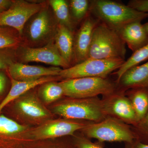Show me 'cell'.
<instances>
[{"label":"cell","instance_id":"7402d4cb","mask_svg":"<svg viewBox=\"0 0 148 148\" xmlns=\"http://www.w3.org/2000/svg\"><path fill=\"white\" fill-rule=\"evenodd\" d=\"M148 60V42L145 45L133 52L132 55L126 61H125L119 69L114 73L116 75L117 84L123 75L127 71V70L131 69L132 67L138 66L143 61Z\"/></svg>","mask_w":148,"mask_h":148},{"label":"cell","instance_id":"83f0119b","mask_svg":"<svg viewBox=\"0 0 148 148\" xmlns=\"http://www.w3.org/2000/svg\"><path fill=\"white\" fill-rule=\"evenodd\" d=\"M8 75L6 71H0V103L7 94H6L8 87Z\"/></svg>","mask_w":148,"mask_h":148},{"label":"cell","instance_id":"f1b7e54d","mask_svg":"<svg viewBox=\"0 0 148 148\" xmlns=\"http://www.w3.org/2000/svg\"><path fill=\"white\" fill-rule=\"evenodd\" d=\"M127 5L139 11L148 13V0H132Z\"/></svg>","mask_w":148,"mask_h":148},{"label":"cell","instance_id":"cb8c5ba5","mask_svg":"<svg viewBox=\"0 0 148 148\" xmlns=\"http://www.w3.org/2000/svg\"><path fill=\"white\" fill-rule=\"evenodd\" d=\"M22 45V38L16 30L10 27H0V50L17 48Z\"/></svg>","mask_w":148,"mask_h":148},{"label":"cell","instance_id":"5bb4252c","mask_svg":"<svg viewBox=\"0 0 148 148\" xmlns=\"http://www.w3.org/2000/svg\"><path fill=\"white\" fill-rule=\"evenodd\" d=\"M99 21L94 16L88 15L74 36V65L87 59L93 30Z\"/></svg>","mask_w":148,"mask_h":148},{"label":"cell","instance_id":"7a4b0ae2","mask_svg":"<svg viewBox=\"0 0 148 148\" xmlns=\"http://www.w3.org/2000/svg\"><path fill=\"white\" fill-rule=\"evenodd\" d=\"M58 23L51 8L47 2L24 26L21 38L23 45L28 47H39L54 39Z\"/></svg>","mask_w":148,"mask_h":148},{"label":"cell","instance_id":"484cf974","mask_svg":"<svg viewBox=\"0 0 148 148\" xmlns=\"http://www.w3.org/2000/svg\"><path fill=\"white\" fill-rule=\"evenodd\" d=\"M16 48H8L0 50V71H7L12 62L16 61Z\"/></svg>","mask_w":148,"mask_h":148},{"label":"cell","instance_id":"6da1fadb","mask_svg":"<svg viewBox=\"0 0 148 148\" xmlns=\"http://www.w3.org/2000/svg\"><path fill=\"white\" fill-rule=\"evenodd\" d=\"M89 12L98 21L118 33L127 24L148 18V13L110 0L90 1Z\"/></svg>","mask_w":148,"mask_h":148},{"label":"cell","instance_id":"ffe728a7","mask_svg":"<svg viewBox=\"0 0 148 148\" xmlns=\"http://www.w3.org/2000/svg\"><path fill=\"white\" fill-rule=\"evenodd\" d=\"M48 2L58 24L73 32L75 23L71 16L69 2L65 0H49Z\"/></svg>","mask_w":148,"mask_h":148},{"label":"cell","instance_id":"9c48e42d","mask_svg":"<svg viewBox=\"0 0 148 148\" xmlns=\"http://www.w3.org/2000/svg\"><path fill=\"white\" fill-rule=\"evenodd\" d=\"M90 122H82L66 119L49 120L30 130L27 137L29 140L37 141L73 135Z\"/></svg>","mask_w":148,"mask_h":148},{"label":"cell","instance_id":"5b68a950","mask_svg":"<svg viewBox=\"0 0 148 148\" xmlns=\"http://www.w3.org/2000/svg\"><path fill=\"white\" fill-rule=\"evenodd\" d=\"M81 130L86 138L101 142L127 143L138 139L128 124L111 116L98 122L89 123Z\"/></svg>","mask_w":148,"mask_h":148},{"label":"cell","instance_id":"8992f818","mask_svg":"<svg viewBox=\"0 0 148 148\" xmlns=\"http://www.w3.org/2000/svg\"><path fill=\"white\" fill-rule=\"evenodd\" d=\"M60 83L65 96L71 98H87L98 95L108 96L114 93L116 85L107 78L94 77L63 80Z\"/></svg>","mask_w":148,"mask_h":148},{"label":"cell","instance_id":"d4e9b609","mask_svg":"<svg viewBox=\"0 0 148 148\" xmlns=\"http://www.w3.org/2000/svg\"><path fill=\"white\" fill-rule=\"evenodd\" d=\"M69 8L74 23L79 22L86 18L89 12L90 1L87 0H71L69 1Z\"/></svg>","mask_w":148,"mask_h":148},{"label":"cell","instance_id":"e0dca14e","mask_svg":"<svg viewBox=\"0 0 148 148\" xmlns=\"http://www.w3.org/2000/svg\"><path fill=\"white\" fill-rule=\"evenodd\" d=\"M10 79V89L5 98L0 103V114L5 107L34 88L44 83L61 79L58 76L45 77L36 80L28 82L18 81Z\"/></svg>","mask_w":148,"mask_h":148},{"label":"cell","instance_id":"d6986e66","mask_svg":"<svg viewBox=\"0 0 148 148\" xmlns=\"http://www.w3.org/2000/svg\"><path fill=\"white\" fill-rule=\"evenodd\" d=\"M74 38L73 32L66 26L58 24L54 42L61 56L71 67L73 63Z\"/></svg>","mask_w":148,"mask_h":148},{"label":"cell","instance_id":"3957f363","mask_svg":"<svg viewBox=\"0 0 148 148\" xmlns=\"http://www.w3.org/2000/svg\"><path fill=\"white\" fill-rule=\"evenodd\" d=\"M54 113L66 119L82 120L98 122L108 116L103 99L98 97L87 98H69L56 104L52 109Z\"/></svg>","mask_w":148,"mask_h":148},{"label":"cell","instance_id":"f546056e","mask_svg":"<svg viewBox=\"0 0 148 148\" xmlns=\"http://www.w3.org/2000/svg\"><path fill=\"white\" fill-rule=\"evenodd\" d=\"M125 148H148V144L137 139L131 143H125Z\"/></svg>","mask_w":148,"mask_h":148},{"label":"cell","instance_id":"52a82bcc","mask_svg":"<svg viewBox=\"0 0 148 148\" xmlns=\"http://www.w3.org/2000/svg\"><path fill=\"white\" fill-rule=\"evenodd\" d=\"M125 61L122 59L88 58L79 64L62 69L58 77L63 80L86 77L106 78L110 74L119 69Z\"/></svg>","mask_w":148,"mask_h":148},{"label":"cell","instance_id":"4dcf8cb0","mask_svg":"<svg viewBox=\"0 0 148 148\" xmlns=\"http://www.w3.org/2000/svg\"><path fill=\"white\" fill-rule=\"evenodd\" d=\"M13 2V0H0V14L8 10Z\"/></svg>","mask_w":148,"mask_h":148},{"label":"cell","instance_id":"603a6c76","mask_svg":"<svg viewBox=\"0 0 148 148\" xmlns=\"http://www.w3.org/2000/svg\"><path fill=\"white\" fill-rule=\"evenodd\" d=\"M39 93L44 102L50 104L64 95V90L60 83L50 81L40 85Z\"/></svg>","mask_w":148,"mask_h":148},{"label":"cell","instance_id":"2e32d148","mask_svg":"<svg viewBox=\"0 0 148 148\" xmlns=\"http://www.w3.org/2000/svg\"><path fill=\"white\" fill-rule=\"evenodd\" d=\"M118 34L133 52L148 42V34L141 21H135L127 24Z\"/></svg>","mask_w":148,"mask_h":148},{"label":"cell","instance_id":"4316f807","mask_svg":"<svg viewBox=\"0 0 148 148\" xmlns=\"http://www.w3.org/2000/svg\"><path fill=\"white\" fill-rule=\"evenodd\" d=\"M73 143L77 148H104L99 143L91 142L84 135L75 137Z\"/></svg>","mask_w":148,"mask_h":148},{"label":"cell","instance_id":"7c38bea8","mask_svg":"<svg viewBox=\"0 0 148 148\" xmlns=\"http://www.w3.org/2000/svg\"><path fill=\"white\" fill-rule=\"evenodd\" d=\"M103 101L108 116L115 118L128 125L139 123L129 98L122 92H115L105 96Z\"/></svg>","mask_w":148,"mask_h":148},{"label":"cell","instance_id":"ba28073f","mask_svg":"<svg viewBox=\"0 0 148 148\" xmlns=\"http://www.w3.org/2000/svg\"><path fill=\"white\" fill-rule=\"evenodd\" d=\"M3 112V114L10 119L22 116L30 121L42 123L51 120L52 116L36 95L29 91L9 104L1 113Z\"/></svg>","mask_w":148,"mask_h":148},{"label":"cell","instance_id":"ac0fdd59","mask_svg":"<svg viewBox=\"0 0 148 148\" xmlns=\"http://www.w3.org/2000/svg\"><path fill=\"white\" fill-rule=\"evenodd\" d=\"M117 84L124 89L148 88V61L127 70Z\"/></svg>","mask_w":148,"mask_h":148},{"label":"cell","instance_id":"9a60e30c","mask_svg":"<svg viewBox=\"0 0 148 148\" xmlns=\"http://www.w3.org/2000/svg\"><path fill=\"white\" fill-rule=\"evenodd\" d=\"M27 127L0 114V148H20L19 138Z\"/></svg>","mask_w":148,"mask_h":148},{"label":"cell","instance_id":"30bf717a","mask_svg":"<svg viewBox=\"0 0 148 148\" xmlns=\"http://www.w3.org/2000/svg\"><path fill=\"white\" fill-rule=\"evenodd\" d=\"M46 2L36 3L24 0H13L10 7L0 14V27L13 28L18 32L21 37L27 21L39 11Z\"/></svg>","mask_w":148,"mask_h":148},{"label":"cell","instance_id":"277c9868","mask_svg":"<svg viewBox=\"0 0 148 148\" xmlns=\"http://www.w3.org/2000/svg\"><path fill=\"white\" fill-rule=\"evenodd\" d=\"M125 45L117 32L99 21L93 30L88 58L125 60Z\"/></svg>","mask_w":148,"mask_h":148},{"label":"cell","instance_id":"836d02e7","mask_svg":"<svg viewBox=\"0 0 148 148\" xmlns=\"http://www.w3.org/2000/svg\"><path fill=\"white\" fill-rule=\"evenodd\" d=\"M144 26L146 32H147L148 34V22L145 24H144Z\"/></svg>","mask_w":148,"mask_h":148},{"label":"cell","instance_id":"1f68e13d","mask_svg":"<svg viewBox=\"0 0 148 148\" xmlns=\"http://www.w3.org/2000/svg\"><path fill=\"white\" fill-rule=\"evenodd\" d=\"M56 148H77V147H76V146L73 143V144H70V143H69H69H64V144H62L61 145L58 146V147Z\"/></svg>","mask_w":148,"mask_h":148},{"label":"cell","instance_id":"8fae6325","mask_svg":"<svg viewBox=\"0 0 148 148\" xmlns=\"http://www.w3.org/2000/svg\"><path fill=\"white\" fill-rule=\"evenodd\" d=\"M16 59L18 62L26 63L39 62L64 69L71 67L65 61L55 45L54 39L44 46L32 48L21 45L16 48Z\"/></svg>","mask_w":148,"mask_h":148},{"label":"cell","instance_id":"d6a6232c","mask_svg":"<svg viewBox=\"0 0 148 148\" xmlns=\"http://www.w3.org/2000/svg\"><path fill=\"white\" fill-rule=\"evenodd\" d=\"M145 120L146 125H147V127L148 128V112L147 115H146V116L145 117V119H143V120Z\"/></svg>","mask_w":148,"mask_h":148},{"label":"cell","instance_id":"44dd1931","mask_svg":"<svg viewBox=\"0 0 148 148\" xmlns=\"http://www.w3.org/2000/svg\"><path fill=\"white\" fill-rule=\"evenodd\" d=\"M133 89L129 98L140 123L145 119L148 112V88Z\"/></svg>","mask_w":148,"mask_h":148},{"label":"cell","instance_id":"4fadbf2b","mask_svg":"<svg viewBox=\"0 0 148 148\" xmlns=\"http://www.w3.org/2000/svg\"><path fill=\"white\" fill-rule=\"evenodd\" d=\"M62 69L57 67H45L12 62L6 71L10 77L18 81L36 80L47 77L58 76Z\"/></svg>","mask_w":148,"mask_h":148}]
</instances>
